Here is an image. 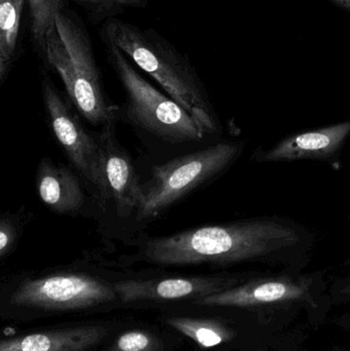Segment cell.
Segmentation results:
<instances>
[{
  "instance_id": "cell-1",
  "label": "cell",
  "mask_w": 350,
  "mask_h": 351,
  "mask_svg": "<svg viewBox=\"0 0 350 351\" xmlns=\"http://www.w3.org/2000/svg\"><path fill=\"white\" fill-rule=\"evenodd\" d=\"M305 234L281 219L210 225L148 239L147 261L162 266L229 265L277 257L303 245Z\"/></svg>"
},
{
  "instance_id": "cell-2",
  "label": "cell",
  "mask_w": 350,
  "mask_h": 351,
  "mask_svg": "<svg viewBox=\"0 0 350 351\" xmlns=\"http://www.w3.org/2000/svg\"><path fill=\"white\" fill-rule=\"evenodd\" d=\"M103 43L116 47L127 59L151 76L207 134L216 130V117L205 86L191 64L172 43L154 29H144L118 18L105 21L100 28Z\"/></svg>"
},
{
  "instance_id": "cell-3",
  "label": "cell",
  "mask_w": 350,
  "mask_h": 351,
  "mask_svg": "<svg viewBox=\"0 0 350 351\" xmlns=\"http://www.w3.org/2000/svg\"><path fill=\"white\" fill-rule=\"evenodd\" d=\"M45 62L59 74L72 104L94 125L115 123L116 107L110 104L95 58L88 29L72 10H62L45 39Z\"/></svg>"
},
{
  "instance_id": "cell-4",
  "label": "cell",
  "mask_w": 350,
  "mask_h": 351,
  "mask_svg": "<svg viewBox=\"0 0 350 351\" xmlns=\"http://www.w3.org/2000/svg\"><path fill=\"white\" fill-rule=\"evenodd\" d=\"M104 45L109 63L125 88L127 114L135 125L166 143L182 144L205 138L207 132L192 115L147 82L116 47Z\"/></svg>"
},
{
  "instance_id": "cell-5",
  "label": "cell",
  "mask_w": 350,
  "mask_h": 351,
  "mask_svg": "<svg viewBox=\"0 0 350 351\" xmlns=\"http://www.w3.org/2000/svg\"><path fill=\"white\" fill-rule=\"evenodd\" d=\"M242 144L221 142L154 167L142 184L138 220H151L193 190L229 168L242 152Z\"/></svg>"
},
{
  "instance_id": "cell-6",
  "label": "cell",
  "mask_w": 350,
  "mask_h": 351,
  "mask_svg": "<svg viewBox=\"0 0 350 351\" xmlns=\"http://www.w3.org/2000/svg\"><path fill=\"white\" fill-rule=\"evenodd\" d=\"M41 92L49 127L68 160L98 189L102 199L107 200L100 143L88 133L69 103L66 102L45 72L41 76Z\"/></svg>"
},
{
  "instance_id": "cell-7",
  "label": "cell",
  "mask_w": 350,
  "mask_h": 351,
  "mask_svg": "<svg viewBox=\"0 0 350 351\" xmlns=\"http://www.w3.org/2000/svg\"><path fill=\"white\" fill-rule=\"evenodd\" d=\"M113 285L84 274H58L23 282L10 304L45 311L90 308L116 298Z\"/></svg>"
},
{
  "instance_id": "cell-8",
  "label": "cell",
  "mask_w": 350,
  "mask_h": 351,
  "mask_svg": "<svg viewBox=\"0 0 350 351\" xmlns=\"http://www.w3.org/2000/svg\"><path fill=\"white\" fill-rule=\"evenodd\" d=\"M229 276H182L162 280H123L113 285L117 297L125 303L146 300H185L203 298L236 286Z\"/></svg>"
},
{
  "instance_id": "cell-9",
  "label": "cell",
  "mask_w": 350,
  "mask_h": 351,
  "mask_svg": "<svg viewBox=\"0 0 350 351\" xmlns=\"http://www.w3.org/2000/svg\"><path fill=\"white\" fill-rule=\"evenodd\" d=\"M310 282L289 276L257 278L240 286L192 301L211 307H254L303 300L310 296Z\"/></svg>"
},
{
  "instance_id": "cell-10",
  "label": "cell",
  "mask_w": 350,
  "mask_h": 351,
  "mask_svg": "<svg viewBox=\"0 0 350 351\" xmlns=\"http://www.w3.org/2000/svg\"><path fill=\"white\" fill-rule=\"evenodd\" d=\"M99 143L107 200L113 198L121 214L137 210L141 202L142 184L138 181L131 156L117 141L114 123L102 128Z\"/></svg>"
},
{
  "instance_id": "cell-11",
  "label": "cell",
  "mask_w": 350,
  "mask_h": 351,
  "mask_svg": "<svg viewBox=\"0 0 350 351\" xmlns=\"http://www.w3.org/2000/svg\"><path fill=\"white\" fill-rule=\"evenodd\" d=\"M350 135V121L286 138L268 152L257 156L258 162H293L324 160L340 149Z\"/></svg>"
},
{
  "instance_id": "cell-12",
  "label": "cell",
  "mask_w": 350,
  "mask_h": 351,
  "mask_svg": "<svg viewBox=\"0 0 350 351\" xmlns=\"http://www.w3.org/2000/svg\"><path fill=\"white\" fill-rule=\"evenodd\" d=\"M36 189L41 202L57 214H75L86 200L78 178L51 158H43L37 167Z\"/></svg>"
},
{
  "instance_id": "cell-13",
  "label": "cell",
  "mask_w": 350,
  "mask_h": 351,
  "mask_svg": "<svg viewBox=\"0 0 350 351\" xmlns=\"http://www.w3.org/2000/svg\"><path fill=\"white\" fill-rule=\"evenodd\" d=\"M107 333L99 326L39 332L2 340L0 351H86L98 346Z\"/></svg>"
},
{
  "instance_id": "cell-14",
  "label": "cell",
  "mask_w": 350,
  "mask_h": 351,
  "mask_svg": "<svg viewBox=\"0 0 350 351\" xmlns=\"http://www.w3.org/2000/svg\"><path fill=\"white\" fill-rule=\"evenodd\" d=\"M27 0H0V84L22 55V26Z\"/></svg>"
},
{
  "instance_id": "cell-15",
  "label": "cell",
  "mask_w": 350,
  "mask_h": 351,
  "mask_svg": "<svg viewBox=\"0 0 350 351\" xmlns=\"http://www.w3.org/2000/svg\"><path fill=\"white\" fill-rule=\"evenodd\" d=\"M166 323L203 348H212L229 342L234 334L223 324L214 319L168 317Z\"/></svg>"
},
{
  "instance_id": "cell-16",
  "label": "cell",
  "mask_w": 350,
  "mask_h": 351,
  "mask_svg": "<svg viewBox=\"0 0 350 351\" xmlns=\"http://www.w3.org/2000/svg\"><path fill=\"white\" fill-rule=\"evenodd\" d=\"M66 1L67 0H27L31 41L41 59L45 57L47 35L55 26L58 14L65 10Z\"/></svg>"
},
{
  "instance_id": "cell-17",
  "label": "cell",
  "mask_w": 350,
  "mask_h": 351,
  "mask_svg": "<svg viewBox=\"0 0 350 351\" xmlns=\"http://www.w3.org/2000/svg\"><path fill=\"white\" fill-rule=\"evenodd\" d=\"M94 23H104L132 8H145L149 0H75Z\"/></svg>"
},
{
  "instance_id": "cell-18",
  "label": "cell",
  "mask_w": 350,
  "mask_h": 351,
  "mask_svg": "<svg viewBox=\"0 0 350 351\" xmlns=\"http://www.w3.org/2000/svg\"><path fill=\"white\" fill-rule=\"evenodd\" d=\"M109 351H162V342L150 332L133 330L119 336Z\"/></svg>"
},
{
  "instance_id": "cell-19",
  "label": "cell",
  "mask_w": 350,
  "mask_h": 351,
  "mask_svg": "<svg viewBox=\"0 0 350 351\" xmlns=\"http://www.w3.org/2000/svg\"><path fill=\"white\" fill-rule=\"evenodd\" d=\"M21 231L14 216L6 213L2 215L0 220V257L5 259L12 254L18 241Z\"/></svg>"
},
{
  "instance_id": "cell-20",
  "label": "cell",
  "mask_w": 350,
  "mask_h": 351,
  "mask_svg": "<svg viewBox=\"0 0 350 351\" xmlns=\"http://www.w3.org/2000/svg\"><path fill=\"white\" fill-rule=\"evenodd\" d=\"M340 295L341 296L349 297V298H350V282H349L347 285H345V286L341 289Z\"/></svg>"
},
{
  "instance_id": "cell-21",
  "label": "cell",
  "mask_w": 350,
  "mask_h": 351,
  "mask_svg": "<svg viewBox=\"0 0 350 351\" xmlns=\"http://www.w3.org/2000/svg\"><path fill=\"white\" fill-rule=\"evenodd\" d=\"M333 1L337 2V3L341 4V5L350 10V0H333Z\"/></svg>"
}]
</instances>
